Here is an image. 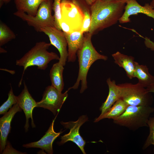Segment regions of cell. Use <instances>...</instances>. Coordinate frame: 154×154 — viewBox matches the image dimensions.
I'll return each mask as SVG.
<instances>
[{
	"label": "cell",
	"instance_id": "cell-1",
	"mask_svg": "<svg viewBox=\"0 0 154 154\" xmlns=\"http://www.w3.org/2000/svg\"><path fill=\"white\" fill-rule=\"evenodd\" d=\"M124 2L119 0H96L90 5L92 36L116 24L123 15Z\"/></svg>",
	"mask_w": 154,
	"mask_h": 154
},
{
	"label": "cell",
	"instance_id": "cell-2",
	"mask_svg": "<svg viewBox=\"0 0 154 154\" xmlns=\"http://www.w3.org/2000/svg\"><path fill=\"white\" fill-rule=\"evenodd\" d=\"M92 36L88 32L85 33L83 44L77 52L79 66L78 78L74 85L69 88L70 90L77 89L81 82V93L87 88V76L91 65L97 60L108 59L107 56L100 54L96 50L92 43Z\"/></svg>",
	"mask_w": 154,
	"mask_h": 154
},
{
	"label": "cell",
	"instance_id": "cell-3",
	"mask_svg": "<svg viewBox=\"0 0 154 154\" xmlns=\"http://www.w3.org/2000/svg\"><path fill=\"white\" fill-rule=\"evenodd\" d=\"M51 45L50 43L44 41L37 42L21 58L16 60V65L23 66V68L19 86L21 85L25 71L28 67L36 66L38 69L44 70L50 61L53 60H59L60 57L56 53L48 51V50Z\"/></svg>",
	"mask_w": 154,
	"mask_h": 154
},
{
	"label": "cell",
	"instance_id": "cell-4",
	"mask_svg": "<svg viewBox=\"0 0 154 154\" xmlns=\"http://www.w3.org/2000/svg\"><path fill=\"white\" fill-rule=\"evenodd\" d=\"M154 112L151 106L128 105L120 116L113 119L114 123L135 131L141 127L148 126L147 122Z\"/></svg>",
	"mask_w": 154,
	"mask_h": 154
},
{
	"label": "cell",
	"instance_id": "cell-5",
	"mask_svg": "<svg viewBox=\"0 0 154 154\" xmlns=\"http://www.w3.org/2000/svg\"><path fill=\"white\" fill-rule=\"evenodd\" d=\"M53 2V0H45L42 2L35 16L17 11L14 13V15L26 22L37 32H39L40 28L43 27H55L54 17L52 14Z\"/></svg>",
	"mask_w": 154,
	"mask_h": 154
},
{
	"label": "cell",
	"instance_id": "cell-6",
	"mask_svg": "<svg viewBox=\"0 0 154 154\" xmlns=\"http://www.w3.org/2000/svg\"><path fill=\"white\" fill-rule=\"evenodd\" d=\"M120 91V99L129 105L151 106L153 98L150 92L137 83H125L118 84Z\"/></svg>",
	"mask_w": 154,
	"mask_h": 154
},
{
	"label": "cell",
	"instance_id": "cell-7",
	"mask_svg": "<svg viewBox=\"0 0 154 154\" xmlns=\"http://www.w3.org/2000/svg\"><path fill=\"white\" fill-rule=\"evenodd\" d=\"M62 21L68 25L72 32L81 31L84 17L88 12L81 9L73 0H61L60 4Z\"/></svg>",
	"mask_w": 154,
	"mask_h": 154
},
{
	"label": "cell",
	"instance_id": "cell-8",
	"mask_svg": "<svg viewBox=\"0 0 154 154\" xmlns=\"http://www.w3.org/2000/svg\"><path fill=\"white\" fill-rule=\"evenodd\" d=\"M68 88L62 93L51 85L46 87L42 95V100L37 102L36 107H41L51 111L54 115L59 112L68 96Z\"/></svg>",
	"mask_w": 154,
	"mask_h": 154
},
{
	"label": "cell",
	"instance_id": "cell-9",
	"mask_svg": "<svg viewBox=\"0 0 154 154\" xmlns=\"http://www.w3.org/2000/svg\"><path fill=\"white\" fill-rule=\"evenodd\" d=\"M88 119V117L86 115H83L80 116L76 121L60 122L61 124L65 128L70 129V131L61 136V140L59 142L58 144L62 145L68 141H72L77 145L84 154H86L84 147L86 142L81 136L79 129L80 127Z\"/></svg>",
	"mask_w": 154,
	"mask_h": 154
},
{
	"label": "cell",
	"instance_id": "cell-10",
	"mask_svg": "<svg viewBox=\"0 0 154 154\" xmlns=\"http://www.w3.org/2000/svg\"><path fill=\"white\" fill-rule=\"evenodd\" d=\"M39 32H42L48 37L50 43L55 46L60 53L59 62L64 66L68 59V46L64 32L54 27L44 26L41 27Z\"/></svg>",
	"mask_w": 154,
	"mask_h": 154
},
{
	"label": "cell",
	"instance_id": "cell-11",
	"mask_svg": "<svg viewBox=\"0 0 154 154\" xmlns=\"http://www.w3.org/2000/svg\"><path fill=\"white\" fill-rule=\"evenodd\" d=\"M24 85V88L22 92L17 96V103L20 107L23 110L25 116L26 120L24 128L26 132L28 131L29 126V119H31L32 127H36L33 118L32 112L34 108L36 107L37 102L29 93L25 82Z\"/></svg>",
	"mask_w": 154,
	"mask_h": 154
},
{
	"label": "cell",
	"instance_id": "cell-12",
	"mask_svg": "<svg viewBox=\"0 0 154 154\" xmlns=\"http://www.w3.org/2000/svg\"><path fill=\"white\" fill-rule=\"evenodd\" d=\"M142 13L154 19V9L149 3L144 6L140 5L136 0H131L125 5L123 15L119 20L121 23L130 21L129 17L132 15Z\"/></svg>",
	"mask_w": 154,
	"mask_h": 154
},
{
	"label": "cell",
	"instance_id": "cell-13",
	"mask_svg": "<svg viewBox=\"0 0 154 154\" xmlns=\"http://www.w3.org/2000/svg\"><path fill=\"white\" fill-rule=\"evenodd\" d=\"M18 103L14 105L9 111L0 119V152L2 153L7 142L8 135L10 133L12 120L15 114L21 111Z\"/></svg>",
	"mask_w": 154,
	"mask_h": 154
},
{
	"label": "cell",
	"instance_id": "cell-14",
	"mask_svg": "<svg viewBox=\"0 0 154 154\" xmlns=\"http://www.w3.org/2000/svg\"><path fill=\"white\" fill-rule=\"evenodd\" d=\"M54 120L52 121L48 129L40 140L37 141L24 144L23 146L26 148H39L44 150L48 154H52V143L62 132L60 131L56 132L54 131Z\"/></svg>",
	"mask_w": 154,
	"mask_h": 154
},
{
	"label": "cell",
	"instance_id": "cell-15",
	"mask_svg": "<svg viewBox=\"0 0 154 154\" xmlns=\"http://www.w3.org/2000/svg\"><path fill=\"white\" fill-rule=\"evenodd\" d=\"M68 46V62H74L76 59L78 50L82 46L84 35L81 31H76L70 33L64 32Z\"/></svg>",
	"mask_w": 154,
	"mask_h": 154
},
{
	"label": "cell",
	"instance_id": "cell-16",
	"mask_svg": "<svg viewBox=\"0 0 154 154\" xmlns=\"http://www.w3.org/2000/svg\"><path fill=\"white\" fill-rule=\"evenodd\" d=\"M106 82L109 88V93L106 101L100 108V116L107 112L117 100L120 99L119 87L118 84H116L115 81H111L110 78H109Z\"/></svg>",
	"mask_w": 154,
	"mask_h": 154
},
{
	"label": "cell",
	"instance_id": "cell-17",
	"mask_svg": "<svg viewBox=\"0 0 154 154\" xmlns=\"http://www.w3.org/2000/svg\"><path fill=\"white\" fill-rule=\"evenodd\" d=\"M112 56L115 63L124 69L129 78H134L135 61L133 57L124 54L119 51L112 54Z\"/></svg>",
	"mask_w": 154,
	"mask_h": 154
},
{
	"label": "cell",
	"instance_id": "cell-18",
	"mask_svg": "<svg viewBox=\"0 0 154 154\" xmlns=\"http://www.w3.org/2000/svg\"><path fill=\"white\" fill-rule=\"evenodd\" d=\"M134 78H137L139 84L145 88H147L154 82V76L149 72L146 66L140 65L135 61Z\"/></svg>",
	"mask_w": 154,
	"mask_h": 154
},
{
	"label": "cell",
	"instance_id": "cell-19",
	"mask_svg": "<svg viewBox=\"0 0 154 154\" xmlns=\"http://www.w3.org/2000/svg\"><path fill=\"white\" fill-rule=\"evenodd\" d=\"M63 66L58 61L53 64L49 74L51 85L61 92L63 89L64 85L62 76Z\"/></svg>",
	"mask_w": 154,
	"mask_h": 154
},
{
	"label": "cell",
	"instance_id": "cell-20",
	"mask_svg": "<svg viewBox=\"0 0 154 154\" xmlns=\"http://www.w3.org/2000/svg\"><path fill=\"white\" fill-rule=\"evenodd\" d=\"M128 105L122 99H119L107 112L96 118L94 122H97L106 118L114 119L121 115L125 111Z\"/></svg>",
	"mask_w": 154,
	"mask_h": 154
},
{
	"label": "cell",
	"instance_id": "cell-21",
	"mask_svg": "<svg viewBox=\"0 0 154 154\" xmlns=\"http://www.w3.org/2000/svg\"><path fill=\"white\" fill-rule=\"evenodd\" d=\"M45 0H14V1L17 11L35 16L37 13L40 5Z\"/></svg>",
	"mask_w": 154,
	"mask_h": 154
},
{
	"label": "cell",
	"instance_id": "cell-22",
	"mask_svg": "<svg viewBox=\"0 0 154 154\" xmlns=\"http://www.w3.org/2000/svg\"><path fill=\"white\" fill-rule=\"evenodd\" d=\"M16 38L13 31L5 24L0 23V46H1Z\"/></svg>",
	"mask_w": 154,
	"mask_h": 154
},
{
	"label": "cell",
	"instance_id": "cell-23",
	"mask_svg": "<svg viewBox=\"0 0 154 154\" xmlns=\"http://www.w3.org/2000/svg\"><path fill=\"white\" fill-rule=\"evenodd\" d=\"M8 98L7 100L4 102L0 107V114L4 115L8 112L9 108H11L13 105H14L18 102L17 96L14 94L12 87L8 94Z\"/></svg>",
	"mask_w": 154,
	"mask_h": 154
},
{
	"label": "cell",
	"instance_id": "cell-24",
	"mask_svg": "<svg viewBox=\"0 0 154 154\" xmlns=\"http://www.w3.org/2000/svg\"><path fill=\"white\" fill-rule=\"evenodd\" d=\"M147 125L149 128V132L143 146L142 149H145L150 145H153L154 154V117H149L147 122Z\"/></svg>",
	"mask_w": 154,
	"mask_h": 154
},
{
	"label": "cell",
	"instance_id": "cell-25",
	"mask_svg": "<svg viewBox=\"0 0 154 154\" xmlns=\"http://www.w3.org/2000/svg\"><path fill=\"white\" fill-rule=\"evenodd\" d=\"M61 0H54L53 10L54 11V27L56 28L62 30L60 24L61 19L60 4Z\"/></svg>",
	"mask_w": 154,
	"mask_h": 154
},
{
	"label": "cell",
	"instance_id": "cell-26",
	"mask_svg": "<svg viewBox=\"0 0 154 154\" xmlns=\"http://www.w3.org/2000/svg\"><path fill=\"white\" fill-rule=\"evenodd\" d=\"M140 37L144 39V43L146 46L150 48L151 50L154 51V42L147 37H143L141 36H140Z\"/></svg>",
	"mask_w": 154,
	"mask_h": 154
},
{
	"label": "cell",
	"instance_id": "cell-27",
	"mask_svg": "<svg viewBox=\"0 0 154 154\" xmlns=\"http://www.w3.org/2000/svg\"><path fill=\"white\" fill-rule=\"evenodd\" d=\"M146 88L148 92L154 93V82Z\"/></svg>",
	"mask_w": 154,
	"mask_h": 154
},
{
	"label": "cell",
	"instance_id": "cell-28",
	"mask_svg": "<svg viewBox=\"0 0 154 154\" xmlns=\"http://www.w3.org/2000/svg\"><path fill=\"white\" fill-rule=\"evenodd\" d=\"M87 4L90 5H91L96 0H85Z\"/></svg>",
	"mask_w": 154,
	"mask_h": 154
},
{
	"label": "cell",
	"instance_id": "cell-29",
	"mask_svg": "<svg viewBox=\"0 0 154 154\" xmlns=\"http://www.w3.org/2000/svg\"><path fill=\"white\" fill-rule=\"evenodd\" d=\"M11 0H0V2L1 1V3H0V6H1L2 5V3L3 2H4L5 3H8Z\"/></svg>",
	"mask_w": 154,
	"mask_h": 154
},
{
	"label": "cell",
	"instance_id": "cell-30",
	"mask_svg": "<svg viewBox=\"0 0 154 154\" xmlns=\"http://www.w3.org/2000/svg\"><path fill=\"white\" fill-rule=\"evenodd\" d=\"M150 4L154 9V0H151Z\"/></svg>",
	"mask_w": 154,
	"mask_h": 154
},
{
	"label": "cell",
	"instance_id": "cell-31",
	"mask_svg": "<svg viewBox=\"0 0 154 154\" xmlns=\"http://www.w3.org/2000/svg\"><path fill=\"white\" fill-rule=\"evenodd\" d=\"M122 1L126 3H127V2L131 1V0H119Z\"/></svg>",
	"mask_w": 154,
	"mask_h": 154
},
{
	"label": "cell",
	"instance_id": "cell-32",
	"mask_svg": "<svg viewBox=\"0 0 154 154\" xmlns=\"http://www.w3.org/2000/svg\"></svg>",
	"mask_w": 154,
	"mask_h": 154
},
{
	"label": "cell",
	"instance_id": "cell-33",
	"mask_svg": "<svg viewBox=\"0 0 154 154\" xmlns=\"http://www.w3.org/2000/svg\"></svg>",
	"mask_w": 154,
	"mask_h": 154
}]
</instances>
